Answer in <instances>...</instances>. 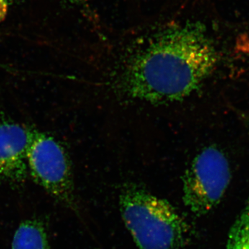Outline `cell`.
Returning a JSON list of instances; mask_svg holds the SVG:
<instances>
[{
    "instance_id": "cell-1",
    "label": "cell",
    "mask_w": 249,
    "mask_h": 249,
    "mask_svg": "<svg viewBox=\"0 0 249 249\" xmlns=\"http://www.w3.org/2000/svg\"><path fill=\"white\" fill-rule=\"evenodd\" d=\"M219 60L204 24H177L157 34L131 59L122 74V89L147 103L182 101L210 76Z\"/></svg>"
},
{
    "instance_id": "cell-2",
    "label": "cell",
    "mask_w": 249,
    "mask_h": 249,
    "mask_svg": "<svg viewBox=\"0 0 249 249\" xmlns=\"http://www.w3.org/2000/svg\"><path fill=\"white\" fill-rule=\"evenodd\" d=\"M119 206L139 249H183L186 245L189 225L166 199L132 185L121 192Z\"/></svg>"
},
{
    "instance_id": "cell-3",
    "label": "cell",
    "mask_w": 249,
    "mask_h": 249,
    "mask_svg": "<svg viewBox=\"0 0 249 249\" xmlns=\"http://www.w3.org/2000/svg\"><path fill=\"white\" fill-rule=\"evenodd\" d=\"M231 178L225 153L215 145L205 147L183 175V203L196 215L207 214L220 202Z\"/></svg>"
},
{
    "instance_id": "cell-4",
    "label": "cell",
    "mask_w": 249,
    "mask_h": 249,
    "mask_svg": "<svg viewBox=\"0 0 249 249\" xmlns=\"http://www.w3.org/2000/svg\"><path fill=\"white\" fill-rule=\"evenodd\" d=\"M27 165L37 184L55 199L71 209L76 208L71 160L58 141L32 129Z\"/></svg>"
},
{
    "instance_id": "cell-5",
    "label": "cell",
    "mask_w": 249,
    "mask_h": 249,
    "mask_svg": "<svg viewBox=\"0 0 249 249\" xmlns=\"http://www.w3.org/2000/svg\"><path fill=\"white\" fill-rule=\"evenodd\" d=\"M32 129L0 119V180L22 183L27 177V152Z\"/></svg>"
},
{
    "instance_id": "cell-6",
    "label": "cell",
    "mask_w": 249,
    "mask_h": 249,
    "mask_svg": "<svg viewBox=\"0 0 249 249\" xmlns=\"http://www.w3.org/2000/svg\"><path fill=\"white\" fill-rule=\"evenodd\" d=\"M12 249H51L44 224L36 219L21 223L15 232Z\"/></svg>"
},
{
    "instance_id": "cell-7",
    "label": "cell",
    "mask_w": 249,
    "mask_h": 249,
    "mask_svg": "<svg viewBox=\"0 0 249 249\" xmlns=\"http://www.w3.org/2000/svg\"><path fill=\"white\" fill-rule=\"evenodd\" d=\"M225 249H249V196L229 232Z\"/></svg>"
},
{
    "instance_id": "cell-8",
    "label": "cell",
    "mask_w": 249,
    "mask_h": 249,
    "mask_svg": "<svg viewBox=\"0 0 249 249\" xmlns=\"http://www.w3.org/2000/svg\"><path fill=\"white\" fill-rule=\"evenodd\" d=\"M16 0H0V22L7 16L10 8Z\"/></svg>"
},
{
    "instance_id": "cell-9",
    "label": "cell",
    "mask_w": 249,
    "mask_h": 249,
    "mask_svg": "<svg viewBox=\"0 0 249 249\" xmlns=\"http://www.w3.org/2000/svg\"><path fill=\"white\" fill-rule=\"evenodd\" d=\"M68 4L75 5V6H81L88 2V0H63Z\"/></svg>"
},
{
    "instance_id": "cell-10",
    "label": "cell",
    "mask_w": 249,
    "mask_h": 249,
    "mask_svg": "<svg viewBox=\"0 0 249 249\" xmlns=\"http://www.w3.org/2000/svg\"><path fill=\"white\" fill-rule=\"evenodd\" d=\"M4 67V64L0 63V68L2 69Z\"/></svg>"
}]
</instances>
